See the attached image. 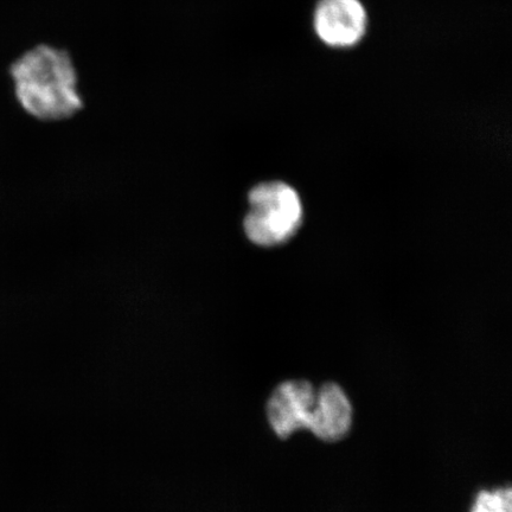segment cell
Wrapping results in <instances>:
<instances>
[{
	"label": "cell",
	"mask_w": 512,
	"mask_h": 512,
	"mask_svg": "<svg viewBox=\"0 0 512 512\" xmlns=\"http://www.w3.org/2000/svg\"><path fill=\"white\" fill-rule=\"evenodd\" d=\"M352 424L351 402L336 383L328 382L317 389L315 407L307 430L323 441L341 440Z\"/></svg>",
	"instance_id": "cell-5"
},
{
	"label": "cell",
	"mask_w": 512,
	"mask_h": 512,
	"mask_svg": "<svg viewBox=\"0 0 512 512\" xmlns=\"http://www.w3.org/2000/svg\"><path fill=\"white\" fill-rule=\"evenodd\" d=\"M367 28V11L360 0H320L317 5L315 30L326 46L354 47L366 35Z\"/></svg>",
	"instance_id": "cell-3"
},
{
	"label": "cell",
	"mask_w": 512,
	"mask_h": 512,
	"mask_svg": "<svg viewBox=\"0 0 512 512\" xmlns=\"http://www.w3.org/2000/svg\"><path fill=\"white\" fill-rule=\"evenodd\" d=\"M471 512H512L511 489L480 491Z\"/></svg>",
	"instance_id": "cell-6"
},
{
	"label": "cell",
	"mask_w": 512,
	"mask_h": 512,
	"mask_svg": "<svg viewBox=\"0 0 512 512\" xmlns=\"http://www.w3.org/2000/svg\"><path fill=\"white\" fill-rule=\"evenodd\" d=\"M317 389L309 381L294 380L279 384L267 402V418L278 437L286 439L307 430L315 407Z\"/></svg>",
	"instance_id": "cell-4"
},
{
	"label": "cell",
	"mask_w": 512,
	"mask_h": 512,
	"mask_svg": "<svg viewBox=\"0 0 512 512\" xmlns=\"http://www.w3.org/2000/svg\"><path fill=\"white\" fill-rule=\"evenodd\" d=\"M247 202L242 229L254 246L283 245L302 226V201L298 192L284 182L255 185L248 192Z\"/></svg>",
	"instance_id": "cell-2"
},
{
	"label": "cell",
	"mask_w": 512,
	"mask_h": 512,
	"mask_svg": "<svg viewBox=\"0 0 512 512\" xmlns=\"http://www.w3.org/2000/svg\"><path fill=\"white\" fill-rule=\"evenodd\" d=\"M19 106L43 123H63L85 110L78 68L69 51L38 44L11 63Z\"/></svg>",
	"instance_id": "cell-1"
}]
</instances>
